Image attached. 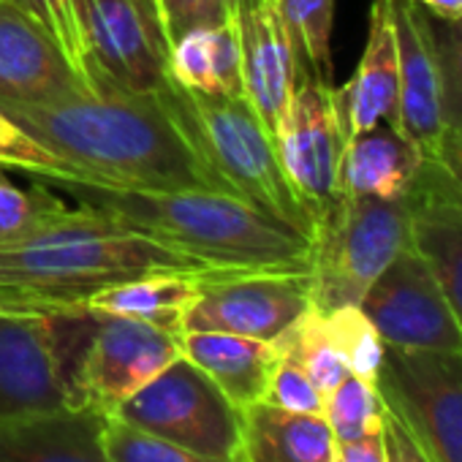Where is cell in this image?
<instances>
[{"instance_id":"cell-27","label":"cell","mask_w":462,"mask_h":462,"mask_svg":"<svg viewBox=\"0 0 462 462\" xmlns=\"http://www.w3.org/2000/svg\"><path fill=\"white\" fill-rule=\"evenodd\" d=\"M300 58V74H316L332 82V23L335 0H278Z\"/></svg>"},{"instance_id":"cell-20","label":"cell","mask_w":462,"mask_h":462,"mask_svg":"<svg viewBox=\"0 0 462 462\" xmlns=\"http://www.w3.org/2000/svg\"><path fill=\"white\" fill-rule=\"evenodd\" d=\"M427 158L397 128L378 123L348 136L340 158V193L367 199H402L413 190Z\"/></svg>"},{"instance_id":"cell-30","label":"cell","mask_w":462,"mask_h":462,"mask_svg":"<svg viewBox=\"0 0 462 462\" xmlns=\"http://www.w3.org/2000/svg\"><path fill=\"white\" fill-rule=\"evenodd\" d=\"M381 394L375 383L346 375L327 397H324V419L335 435V443L356 440L381 427Z\"/></svg>"},{"instance_id":"cell-38","label":"cell","mask_w":462,"mask_h":462,"mask_svg":"<svg viewBox=\"0 0 462 462\" xmlns=\"http://www.w3.org/2000/svg\"><path fill=\"white\" fill-rule=\"evenodd\" d=\"M432 161H438L448 171V177L454 180V185L462 190V131L443 134L440 147H438V152H435Z\"/></svg>"},{"instance_id":"cell-29","label":"cell","mask_w":462,"mask_h":462,"mask_svg":"<svg viewBox=\"0 0 462 462\" xmlns=\"http://www.w3.org/2000/svg\"><path fill=\"white\" fill-rule=\"evenodd\" d=\"M427 23L435 50L443 131L457 134L462 131V17L443 20L427 12Z\"/></svg>"},{"instance_id":"cell-39","label":"cell","mask_w":462,"mask_h":462,"mask_svg":"<svg viewBox=\"0 0 462 462\" xmlns=\"http://www.w3.org/2000/svg\"><path fill=\"white\" fill-rule=\"evenodd\" d=\"M419 4H421L430 14L443 17V20L462 17V0H419Z\"/></svg>"},{"instance_id":"cell-14","label":"cell","mask_w":462,"mask_h":462,"mask_svg":"<svg viewBox=\"0 0 462 462\" xmlns=\"http://www.w3.org/2000/svg\"><path fill=\"white\" fill-rule=\"evenodd\" d=\"M231 23L240 42L245 98L267 131L278 136L300 82V58L278 0H248L235 9Z\"/></svg>"},{"instance_id":"cell-37","label":"cell","mask_w":462,"mask_h":462,"mask_svg":"<svg viewBox=\"0 0 462 462\" xmlns=\"http://www.w3.org/2000/svg\"><path fill=\"white\" fill-rule=\"evenodd\" d=\"M335 462H386L381 427L356 438V440L335 443Z\"/></svg>"},{"instance_id":"cell-12","label":"cell","mask_w":462,"mask_h":462,"mask_svg":"<svg viewBox=\"0 0 462 462\" xmlns=\"http://www.w3.org/2000/svg\"><path fill=\"white\" fill-rule=\"evenodd\" d=\"M96 90L150 93L169 77V47L147 0H79Z\"/></svg>"},{"instance_id":"cell-7","label":"cell","mask_w":462,"mask_h":462,"mask_svg":"<svg viewBox=\"0 0 462 462\" xmlns=\"http://www.w3.org/2000/svg\"><path fill=\"white\" fill-rule=\"evenodd\" d=\"M125 424L212 459H240L243 411L185 356L112 413Z\"/></svg>"},{"instance_id":"cell-28","label":"cell","mask_w":462,"mask_h":462,"mask_svg":"<svg viewBox=\"0 0 462 462\" xmlns=\"http://www.w3.org/2000/svg\"><path fill=\"white\" fill-rule=\"evenodd\" d=\"M324 321H327V332H329L340 359L346 362L348 373L375 383L386 343L381 340V335L370 324V319L362 313V308L359 305L337 308L332 313H324Z\"/></svg>"},{"instance_id":"cell-6","label":"cell","mask_w":462,"mask_h":462,"mask_svg":"<svg viewBox=\"0 0 462 462\" xmlns=\"http://www.w3.org/2000/svg\"><path fill=\"white\" fill-rule=\"evenodd\" d=\"M93 324L88 308H0V416L77 405L74 378Z\"/></svg>"},{"instance_id":"cell-33","label":"cell","mask_w":462,"mask_h":462,"mask_svg":"<svg viewBox=\"0 0 462 462\" xmlns=\"http://www.w3.org/2000/svg\"><path fill=\"white\" fill-rule=\"evenodd\" d=\"M106 462H240V459H212L190 448L142 432L117 416L106 421Z\"/></svg>"},{"instance_id":"cell-11","label":"cell","mask_w":462,"mask_h":462,"mask_svg":"<svg viewBox=\"0 0 462 462\" xmlns=\"http://www.w3.org/2000/svg\"><path fill=\"white\" fill-rule=\"evenodd\" d=\"M275 147L283 171L316 228L319 217L340 199L346 131L332 82L316 74H300L297 93L275 136Z\"/></svg>"},{"instance_id":"cell-1","label":"cell","mask_w":462,"mask_h":462,"mask_svg":"<svg viewBox=\"0 0 462 462\" xmlns=\"http://www.w3.org/2000/svg\"><path fill=\"white\" fill-rule=\"evenodd\" d=\"M0 109L39 144L79 169L82 182L237 196L204 161L161 88L150 93H77L52 104Z\"/></svg>"},{"instance_id":"cell-13","label":"cell","mask_w":462,"mask_h":462,"mask_svg":"<svg viewBox=\"0 0 462 462\" xmlns=\"http://www.w3.org/2000/svg\"><path fill=\"white\" fill-rule=\"evenodd\" d=\"M180 356V335L139 319L96 313L93 335L74 378L77 405L112 416L120 402Z\"/></svg>"},{"instance_id":"cell-15","label":"cell","mask_w":462,"mask_h":462,"mask_svg":"<svg viewBox=\"0 0 462 462\" xmlns=\"http://www.w3.org/2000/svg\"><path fill=\"white\" fill-rule=\"evenodd\" d=\"M90 93L58 42L12 0H0V106Z\"/></svg>"},{"instance_id":"cell-2","label":"cell","mask_w":462,"mask_h":462,"mask_svg":"<svg viewBox=\"0 0 462 462\" xmlns=\"http://www.w3.org/2000/svg\"><path fill=\"white\" fill-rule=\"evenodd\" d=\"M115 226L136 231L207 270L310 273L313 237L240 196L220 190H134L60 182Z\"/></svg>"},{"instance_id":"cell-18","label":"cell","mask_w":462,"mask_h":462,"mask_svg":"<svg viewBox=\"0 0 462 462\" xmlns=\"http://www.w3.org/2000/svg\"><path fill=\"white\" fill-rule=\"evenodd\" d=\"M106 421L90 405L0 416V462H106Z\"/></svg>"},{"instance_id":"cell-31","label":"cell","mask_w":462,"mask_h":462,"mask_svg":"<svg viewBox=\"0 0 462 462\" xmlns=\"http://www.w3.org/2000/svg\"><path fill=\"white\" fill-rule=\"evenodd\" d=\"M12 4H17L23 12H28L58 42V47L69 58L79 82L90 93H98L93 85L90 63H88L82 20H79V0H12Z\"/></svg>"},{"instance_id":"cell-40","label":"cell","mask_w":462,"mask_h":462,"mask_svg":"<svg viewBox=\"0 0 462 462\" xmlns=\"http://www.w3.org/2000/svg\"><path fill=\"white\" fill-rule=\"evenodd\" d=\"M0 308H6V310H31V308H55V305H44V302L28 300L23 294H14L9 289H0ZM63 310H71V308H63Z\"/></svg>"},{"instance_id":"cell-21","label":"cell","mask_w":462,"mask_h":462,"mask_svg":"<svg viewBox=\"0 0 462 462\" xmlns=\"http://www.w3.org/2000/svg\"><path fill=\"white\" fill-rule=\"evenodd\" d=\"M180 351L240 411L264 400L281 359L275 343L226 332H182Z\"/></svg>"},{"instance_id":"cell-26","label":"cell","mask_w":462,"mask_h":462,"mask_svg":"<svg viewBox=\"0 0 462 462\" xmlns=\"http://www.w3.org/2000/svg\"><path fill=\"white\" fill-rule=\"evenodd\" d=\"M278 348V356H286L291 362H297L310 381L319 386V392L327 397L346 375L348 367L340 359L329 332H327V321L324 313H319L316 308H310L308 313H302L278 340H273Z\"/></svg>"},{"instance_id":"cell-4","label":"cell","mask_w":462,"mask_h":462,"mask_svg":"<svg viewBox=\"0 0 462 462\" xmlns=\"http://www.w3.org/2000/svg\"><path fill=\"white\" fill-rule=\"evenodd\" d=\"M161 93L204 161L237 190L240 199L313 237V220L283 171L275 136L245 96H201L180 88L169 77L161 85Z\"/></svg>"},{"instance_id":"cell-23","label":"cell","mask_w":462,"mask_h":462,"mask_svg":"<svg viewBox=\"0 0 462 462\" xmlns=\"http://www.w3.org/2000/svg\"><path fill=\"white\" fill-rule=\"evenodd\" d=\"M106 226L115 223L90 204H66L42 182L20 188L0 177V248H20L66 231Z\"/></svg>"},{"instance_id":"cell-19","label":"cell","mask_w":462,"mask_h":462,"mask_svg":"<svg viewBox=\"0 0 462 462\" xmlns=\"http://www.w3.org/2000/svg\"><path fill=\"white\" fill-rule=\"evenodd\" d=\"M335 98H337L346 142L348 136L367 131L378 123L402 131L397 47H394V31H392L386 0H373L362 60L356 66V74L343 88H335Z\"/></svg>"},{"instance_id":"cell-3","label":"cell","mask_w":462,"mask_h":462,"mask_svg":"<svg viewBox=\"0 0 462 462\" xmlns=\"http://www.w3.org/2000/svg\"><path fill=\"white\" fill-rule=\"evenodd\" d=\"M188 259L120 226L82 228L20 248H0V289L55 308H85L90 297L147 275L201 273Z\"/></svg>"},{"instance_id":"cell-34","label":"cell","mask_w":462,"mask_h":462,"mask_svg":"<svg viewBox=\"0 0 462 462\" xmlns=\"http://www.w3.org/2000/svg\"><path fill=\"white\" fill-rule=\"evenodd\" d=\"M166 47L199 28L231 23V0H152Z\"/></svg>"},{"instance_id":"cell-41","label":"cell","mask_w":462,"mask_h":462,"mask_svg":"<svg viewBox=\"0 0 462 462\" xmlns=\"http://www.w3.org/2000/svg\"><path fill=\"white\" fill-rule=\"evenodd\" d=\"M243 4H248V0H231V14H235V9L243 6Z\"/></svg>"},{"instance_id":"cell-8","label":"cell","mask_w":462,"mask_h":462,"mask_svg":"<svg viewBox=\"0 0 462 462\" xmlns=\"http://www.w3.org/2000/svg\"><path fill=\"white\" fill-rule=\"evenodd\" d=\"M381 400L408 424L432 462H462V348H383Z\"/></svg>"},{"instance_id":"cell-25","label":"cell","mask_w":462,"mask_h":462,"mask_svg":"<svg viewBox=\"0 0 462 462\" xmlns=\"http://www.w3.org/2000/svg\"><path fill=\"white\" fill-rule=\"evenodd\" d=\"M201 273L147 275V278H136L120 286H109L98 291L96 297H90L85 308L93 313L139 319L166 332L182 335V319L199 294Z\"/></svg>"},{"instance_id":"cell-9","label":"cell","mask_w":462,"mask_h":462,"mask_svg":"<svg viewBox=\"0 0 462 462\" xmlns=\"http://www.w3.org/2000/svg\"><path fill=\"white\" fill-rule=\"evenodd\" d=\"M310 308V273L204 270L182 332H226L273 343Z\"/></svg>"},{"instance_id":"cell-10","label":"cell","mask_w":462,"mask_h":462,"mask_svg":"<svg viewBox=\"0 0 462 462\" xmlns=\"http://www.w3.org/2000/svg\"><path fill=\"white\" fill-rule=\"evenodd\" d=\"M381 340L411 351H459L462 327L424 256L408 245L359 302Z\"/></svg>"},{"instance_id":"cell-36","label":"cell","mask_w":462,"mask_h":462,"mask_svg":"<svg viewBox=\"0 0 462 462\" xmlns=\"http://www.w3.org/2000/svg\"><path fill=\"white\" fill-rule=\"evenodd\" d=\"M381 432H383L386 462H432L430 454L416 440V435L408 430V424L386 402H383V411H381Z\"/></svg>"},{"instance_id":"cell-16","label":"cell","mask_w":462,"mask_h":462,"mask_svg":"<svg viewBox=\"0 0 462 462\" xmlns=\"http://www.w3.org/2000/svg\"><path fill=\"white\" fill-rule=\"evenodd\" d=\"M400 71V125L416 150L432 161L440 139V98H438V69L435 50L427 23V9L419 0H386Z\"/></svg>"},{"instance_id":"cell-32","label":"cell","mask_w":462,"mask_h":462,"mask_svg":"<svg viewBox=\"0 0 462 462\" xmlns=\"http://www.w3.org/2000/svg\"><path fill=\"white\" fill-rule=\"evenodd\" d=\"M0 166L20 169L47 182H82L79 169L50 152L0 109Z\"/></svg>"},{"instance_id":"cell-5","label":"cell","mask_w":462,"mask_h":462,"mask_svg":"<svg viewBox=\"0 0 462 462\" xmlns=\"http://www.w3.org/2000/svg\"><path fill=\"white\" fill-rule=\"evenodd\" d=\"M413 193L402 199L343 196L313 228L310 291L319 313L359 305L386 264L411 245Z\"/></svg>"},{"instance_id":"cell-17","label":"cell","mask_w":462,"mask_h":462,"mask_svg":"<svg viewBox=\"0 0 462 462\" xmlns=\"http://www.w3.org/2000/svg\"><path fill=\"white\" fill-rule=\"evenodd\" d=\"M411 193V245L435 273L462 327V190L438 161H424Z\"/></svg>"},{"instance_id":"cell-24","label":"cell","mask_w":462,"mask_h":462,"mask_svg":"<svg viewBox=\"0 0 462 462\" xmlns=\"http://www.w3.org/2000/svg\"><path fill=\"white\" fill-rule=\"evenodd\" d=\"M169 79L201 96H245L243 58L235 23L199 28L177 39L169 47Z\"/></svg>"},{"instance_id":"cell-22","label":"cell","mask_w":462,"mask_h":462,"mask_svg":"<svg viewBox=\"0 0 462 462\" xmlns=\"http://www.w3.org/2000/svg\"><path fill=\"white\" fill-rule=\"evenodd\" d=\"M240 462H335V435L319 413L254 402L243 408Z\"/></svg>"},{"instance_id":"cell-35","label":"cell","mask_w":462,"mask_h":462,"mask_svg":"<svg viewBox=\"0 0 462 462\" xmlns=\"http://www.w3.org/2000/svg\"><path fill=\"white\" fill-rule=\"evenodd\" d=\"M262 402H270V405H278L286 411H297V413L324 416V394L310 381V375L297 362H291L286 356L278 359Z\"/></svg>"},{"instance_id":"cell-42","label":"cell","mask_w":462,"mask_h":462,"mask_svg":"<svg viewBox=\"0 0 462 462\" xmlns=\"http://www.w3.org/2000/svg\"><path fill=\"white\" fill-rule=\"evenodd\" d=\"M147 6H150V9L155 12V4H152V0H147ZM155 20H158V17H155Z\"/></svg>"}]
</instances>
